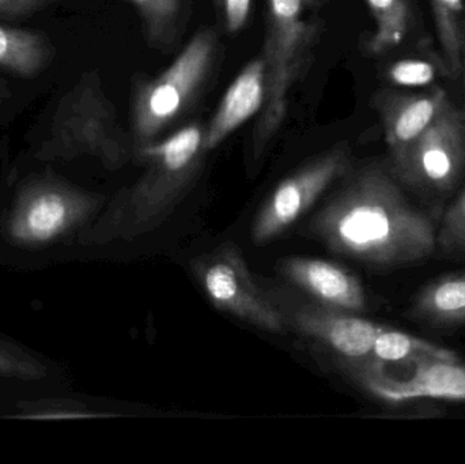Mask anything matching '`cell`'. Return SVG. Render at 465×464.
Here are the masks:
<instances>
[{
    "mask_svg": "<svg viewBox=\"0 0 465 464\" xmlns=\"http://www.w3.org/2000/svg\"><path fill=\"white\" fill-rule=\"evenodd\" d=\"M308 236L336 255L373 267L417 263L437 247L431 221L376 165L347 176L343 187L312 218Z\"/></svg>",
    "mask_w": 465,
    "mask_h": 464,
    "instance_id": "cell-1",
    "label": "cell"
},
{
    "mask_svg": "<svg viewBox=\"0 0 465 464\" xmlns=\"http://www.w3.org/2000/svg\"><path fill=\"white\" fill-rule=\"evenodd\" d=\"M203 138V125L193 123L163 141L134 146L143 173L104 204L94 220L79 232L78 244L104 247L134 242L157 231L195 185L207 154Z\"/></svg>",
    "mask_w": 465,
    "mask_h": 464,
    "instance_id": "cell-2",
    "label": "cell"
},
{
    "mask_svg": "<svg viewBox=\"0 0 465 464\" xmlns=\"http://www.w3.org/2000/svg\"><path fill=\"white\" fill-rule=\"evenodd\" d=\"M322 0H265L264 54L267 100L254 128L252 149L257 157L283 123L287 98L302 76L322 33L317 10Z\"/></svg>",
    "mask_w": 465,
    "mask_h": 464,
    "instance_id": "cell-3",
    "label": "cell"
},
{
    "mask_svg": "<svg viewBox=\"0 0 465 464\" xmlns=\"http://www.w3.org/2000/svg\"><path fill=\"white\" fill-rule=\"evenodd\" d=\"M103 207L100 195L52 174H41L16 191L3 217V234L21 250H46L78 236Z\"/></svg>",
    "mask_w": 465,
    "mask_h": 464,
    "instance_id": "cell-4",
    "label": "cell"
},
{
    "mask_svg": "<svg viewBox=\"0 0 465 464\" xmlns=\"http://www.w3.org/2000/svg\"><path fill=\"white\" fill-rule=\"evenodd\" d=\"M217 33L201 29L160 75L136 84L131 103L134 146L158 141L201 94L215 65Z\"/></svg>",
    "mask_w": 465,
    "mask_h": 464,
    "instance_id": "cell-5",
    "label": "cell"
},
{
    "mask_svg": "<svg viewBox=\"0 0 465 464\" xmlns=\"http://www.w3.org/2000/svg\"><path fill=\"white\" fill-rule=\"evenodd\" d=\"M59 111L52 139L41 147L38 157L73 160L92 155L114 171L124 166L134 154L98 76L84 79L63 101Z\"/></svg>",
    "mask_w": 465,
    "mask_h": 464,
    "instance_id": "cell-6",
    "label": "cell"
},
{
    "mask_svg": "<svg viewBox=\"0 0 465 464\" xmlns=\"http://www.w3.org/2000/svg\"><path fill=\"white\" fill-rule=\"evenodd\" d=\"M193 272L217 310L262 331L279 334L287 326L282 308L254 281L245 256L232 242L198 256Z\"/></svg>",
    "mask_w": 465,
    "mask_h": 464,
    "instance_id": "cell-7",
    "label": "cell"
},
{
    "mask_svg": "<svg viewBox=\"0 0 465 464\" xmlns=\"http://www.w3.org/2000/svg\"><path fill=\"white\" fill-rule=\"evenodd\" d=\"M351 150L338 144L311 158L282 180L264 202L252 223V242L267 244L289 231L339 180L351 173Z\"/></svg>",
    "mask_w": 465,
    "mask_h": 464,
    "instance_id": "cell-8",
    "label": "cell"
},
{
    "mask_svg": "<svg viewBox=\"0 0 465 464\" xmlns=\"http://www.w3.org/2000/svg\"><path fill=\"white\" fill-rule=\"evenodd\" d=\"M464 160L465 114L448 101L393 169L410 184L442 193L455 184Z\"/></svg>",
    "mask_w": 465,
    "mask_h": 464,
    "instance_id": "cell-9",
    "label": "cell"
},
{
    "mask_svg": "<svg viewBox=\"0 0 465 464\" xmlns=\"http://www.w3.org/2000/svg\"><path fill=\"white\" fill-rule=\"evenodd\" d=\"M349 373L369 395L390 405L417 400H465V365L459 361L417 365L409 379L392 378L377 365H366Z\"/></svg>",
    "mask_w": 465,
    "mask_h": 464,
    "instance_id": "cell-10",
    "label": "cell"
},
{
    "mask_svg": "<svg viewBox=\"0 0 465 464\" xmlns=\"http://www.w3.org/2000/svg\"><path fill=\"white\" fill-rule=\"evenodd\" d=\"M292 323L301 334L332 350L347 370L371 364L374 342L382 326L320 304L297 308Z\"/></svg>",
    "mask_w": 465,
    "mask_h": 464,
    "instance_id": "cell-11",
    "label": "cell"
},
{
    "mask_svg": "<svg viewBox=\"0 0 465 464\" xmlns=\"http://www.w3.org/2000/svg\"><path fill=\"white\" fill-rule=\"evenodd\" d=\"M281 272L317 304L350 313L363 312L368 307L361 281L332 262L292 256L282 262Z\"/></svg>",
    "mask_w": 465,
    "mask_h": 464,
    "instance_id": "cell-12",
    "label": "cell"
},
{
    "mask_svg": "<svg viewBox=\"0 0 465 464\" xmlns=\"http://www.w3.org/2000/svg\"><path fill=\"white\" fill-rule=\"evenodd\" d=\"M267 89V67L264 57L260 56L251 60L235 76L209 125L204 127V152L217 149L243 123L262 111Z\"/></svg>",
    "mask_w": 465,
    "mask_h": 464,
    "instance_id": "cell-13",
    "label": "cell"
},
{
    "mask_svg": "<svg viewBox=\"0 0 465 464\" xmlns=\"http://www.w3.org/2000/svg\"><path fill=\"white\" fill-rule=\"evenodd\" d=\"M450 101L441 87L428 94L390 95L380 103L385 142L392 158L393 168L406 157L415 142L425 133L437 114Z\"/></svg>",
    "mask_w": 465,
    "mask_h": 464,
    "instance_id": "cell-14",
    "label": "cell"
},
{
    "mask_svg": "<svg viewBox=\"0 0 465 464\" xmlns=\"http://www.w3.org/2000/svg\"><path fill=\"white\" fill-rule=\"evenodd\" d=\"M407 318L431 326L465 323V271L431 281L412 300Z\"/></svg>",
    "mask_w": 465,
    "mask_h": 464,
    "instance_id": "cell-15",
    "label": "cell"
},
{
    "mask_svg": "<svg viewBox=\"0 0 465 464\" xmlns=\"http://www.w3.org/2000/svg\"><path fill=\"white\" fill-rule=\"evenodd\" d=\"M371 359L382 368H387L388 365L415 368L426 362L459 361L458 354L450 349L387 327H382L377 335Z\"/></svg>",
    "mask_w": 465,
    "mask_h": 464,
    "instance_id": "cell-16",
    "label": "cell"
},
{
    "mask_svg": "<svg viewBox=\"0 0 465 464\" xmlns=\"http://www.w3.org/2000/svg\"><path fill=\"white\" fill-rule=\"evenodd\" d=\"M45 35L0 24V67L22 76L40 74L54 59Z\"/></svg>",
    "mask_w": 465,
    "mask_h": 464,
    "instance_id": "cell-17",
    "label": "cell"
},
{
    "mask_svg": "<svg viewBox=\"0 0 465 464\" xmlns=\"http://www.w3.org/2000/svg\"><path fill=\"white\" fill-rule=\"evenodd\" d=\"M376 22L368 51L381 54L403 43L410 29L411 10L409 0H365Z\"/></svg>",
    "mask_w": 465,
    "mask_h": 464,
    "instance_id": "cell-18",
    "label": "cell"
},
{
    "mask_svg": "<svg viewBox=\"0 0 465 464\" xmlns=\"http://www.w3.org/2000/svg\"><path fill=\"white\" fill-rule=\"evenodd\" d=\"M138 10L144 37L155 48L173 44L182 22L184 0H128Z\"/></svg>",
    "mask_w": 465,
    "mask_h": 464,
    "instance_id": "cell-19",
    "label": "cell"
},
{
    "mask_svg": "<svg viewBox=\"0 0 465 464\" xmlns=\"http://www.w3.org/2000/svg\"><path fill=\"white\" fill-rule=\"evenodd\" d=\"M431 7L448 70L452 75L458 76L463 65L461 14L464 10V0H431Z\"/></svg>",
    "mask_w": 465,
    "mask_h": 464,
    "instance_id": "cell-20",
    "label": "cell"
},
{
    "mask_svg": "<svg viewBox=\"0 0 465 464\" xmlns=\"http://www.w3.org/2000/svg\"><path fill=\"white\" fill-rule=\"evenodd\" d=\"M45 362L14 341L0 335V378L38 383L48 378Z\"/></svg>",
    "mask_w": 465,
    "mask_h": 464,
    "instance_id": "cell-21",
    "label": "cell"
},
{
    "mask_svg": "<svg viewBox=\"0 0 465 464\" xmlns=\"http://www.w3.org/2000/svg\"><path fill=\"white\" fill-rule=\"evenodd\" d=\"M13 417L48 421V420L105 419V417H112V414L95 413L82 403L56 400L21 403L18 414H14Z\"/></svg>",
    "mask_w": 465,
    "mask_h": 464,
    "instance_id": "cell-22",
    "label": "cell"
},
{
    "mask_svg": "<svg viewBox=\"0 0 465 464\" xmlns=\"http://www.w3.org/2000/svg\"><path fill=\"white\" fill-rule=\"evenodd\" d=\"M437 245L444 252L465 253V190L445 212L437 232Z\"/></svg>",
    "mask_w": 465,
    "mask_h": 464,
    "instance_id": "cell-23",
    "label": "cell"
},
{
    "mask_svg": "<svg viewBox=\"0 0 465 464\" xmlns=\"http://www.w3.org/2000/svg\"><path fill=\"white\" fill-rule=\"evenodd\" d=\"M436 78V68L426 62L404 60L390 68V79L403 86H420L430 84Z\"/></svg>",
    "mask_w": 465,
    "mask_h": 464,
    "instance_id": "cell-24",
    "label": "cell"
},
{
    "mask_svg": "<svg viewBox=\"0 0 465 464\" xmlns=\"http://www.w3.org/2000/svg\"><path fill=\"white\" fill-rule=\"evenodd\" d=\"M59 0H0V19H18L32 15Z\"/></svg>",
    "mask_w": 465,
    "mask_h": 464,
    "instance_id": "cell-25",
    "label": "cell"
},
{
    "mask_svg": "<svg viewBox=\"0 0 465 464\" xmlns=\"http://www.w3.org/2000/svg\"><path fill=\"white\" fill-rule=\"evenodd\" d=\"M223 18L229 33L240 32L251 14L252 0H223Z\"/></svg>",
    "mask_w": 465,
    "mask_h": 464,
    "instance_id": "cell-26",
    "label": "cell"
}]
</instances>
